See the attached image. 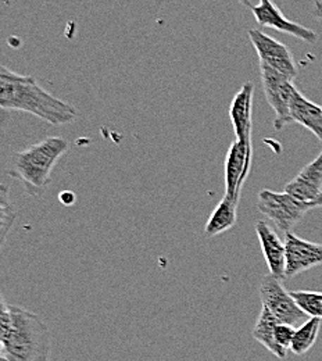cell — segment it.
<instances>
[{
    "label": "cell",
    "mask_w": 322,
    "mask_h": 361,
    "mask_svg": "<svg viewBox=\"0 0 322 361\" xmlns=\"http://www.w3.org/2000/svg\"><path fill=\"white\" fill-rule=\"evenodd\" d=\"M0 109L24 111L51 126L70 124L78 116L70 103L44 90L34 77L17 74L1 64Z\"/></svg>",
    "instance_id": "6da1fadb"
},
{
    "label": "cell",
    "mask_w": 322,
    "mask_h": 361,
    "mask_svg": "<svg viewBox=\"0 0 322 361\" xmlns=\"http://www.w3.org/2000/svg\"><path fill=\"white\" fill-rule=\"evenodd\" d=\"M67 139L49 136L25 150L14 153L7 174L20 180L31 196L45 192L50 183L51 171L68 150Z\"/></svg>",
    "instance_id": "7a4b0ae2"
},
{
    "label": "cell",
    "mask_w": 322,
    "mask_h": 361,
    "mask_svg": "<svg viewBox=\"0 0 322 361\" xmlns=\"http://www.w3.org/2000/svg\"><path fill=\"white\" fill-rule=\"evenodd\" d=\"M11 328L0 355L8 361H47L51 336L42 318L20 306H11Z\"/></svg>",
    "instance_id": "3957f363"
},
{
    "label": "cell",
    "mask_w": 322,
    "mask_h": 361,
    "mask_svg": "<svg viewBox=\"0 0 322 361\" xmlns=\"http://www.w3.org/2000/svg\"><path fill=\"white\" fill-rule=\"evenodd\" d=\"M257 209L261 214L271 220L278 229L287 233L293 226L302 221L311 206L296 199L287 192L263 189L257 197Z\"/></svg>",
    "instance_id": "277c9868"
},
{
    "label": "cell",
    "mask_w": 322,
    "mask_h": 361,
    "mask_svg": "<svg viewBox=\"0 0 322 361\" xmlns=\"http://www.w3.org/2000/svg\"><path fill=\"white\" fill-rule=\"evenodd\" d=\"M260 298L263 307L275 317L279 324L300 326L306 314L297 307L290 292L285 289L280 279L267 274L260 283Z\"/></svg>",
    "instance_id": "5b68a950"
},
{
    "label": "cell",
    "mask_w": 322,
    "mask_h": 361,
    "mask_svg": "<svg viewBox=\"0 0 322 361\" xmlns=\"http://www.w3.org/2000/svg\"><path fill=\"white\" fill-rule=\"evenodd\" d=\"M260 75L266 99L275 113L274 127L276 131H280L287 124H292L290 102L296 87L292 80L263 63H260Z\"/></svg>",
    "instance_id": "8992f818"
},
{
    "label": "cell",
    "mask_w": 322,
    "mask_h": 361,
    "mask_svg": "<svg viewBox=\"0 0 322 361\" xmlns=\"http://www.w3.org/2000/svg\"><path fill=\"white\" fill-rule=\"evenodd\" d=\"M247 34L252 45L259 54L260 63L274 68L292 81L297 77L299 68L287 46L260 30H249Z\"/></svg>",
    "instance_id": "52a82bcc"
},
{
    "label": "cell",
    "mask_w": 322,
    "mask_h": 361,
    "mask_svg": "<svg viewBox=\"0 0 322 361\" xmlns=\"http://www.w3.org/2000/svg\"><path fill=\"white\" fill-rule=\"evenodd\" d=\"M253 159L252 140H237L230 143L225 157V197L239 203L242 189L249 177Z\"/></svg>",
    "instance_id": "ba28073f"
},
{
    "label": "cell",
    "mask_w": 322,
    "mask_h": 361,
    "mask_svg": "<svg viewBox=\"0 0 322 361\" xmlns=\"http://www.w3.org/2000/svg\"><path fill=\"white\" fill-rule=\"evenodd\" d=\"M286 279L322 266V243L306 240L293 232L285 233Z\"/></svg>",
    "instance_id": "9c48e42d"
},
{
    "label": "cell",
    "mask_w": 322,
    "mask_h": 361,
    "mask_svg": "<svg viewBox=\"0 0 322 361\" xmlns=\"http://www.w3.org/2000/svg\"><path fill=\"white\" fill-rule=\"evenodd\" d=\"M252 13L260 27L273 28L307 44H314L317 41V34L314 31L287 20L273 0H259V3L252 7Z\"/></svg>",
    "instance_id": "30bf717a"
},
{
    "label": "cell",
    "mask_w": 322,
    "mask_h": 361,
    "mask_svg": "<svg viewBox=\"0 0 322 361\" xmlns=\"http://www.w3.org/2000/svg\"><path fill=\"white\" fill-rule=\"evenodd\" d=\"M256 232L270 274L280 281L286 279V247L274 228L266 221L256 223Z\"/></svg>",
    "instance_id": "8fae6325"
},
{
    "label": "cell",
    "mask_w": 322,
    "mask_h": 361,
    "mask_svg": "<svg viewBox=\"0 0 322 361\" xmlns=\"http://www.w3.org/2000/svg\"><path fill=\"white\" fill-rule=\"evenodd\" d=\"M285 192L310 206L313 204L322 193V152L293 180L286 183Z\"/></svg>",
    "instance_id": "7c38bea8"
},
{
    "label": "cell",
    "mask_w": 322,
    "mask_h": 361,
    "mask_svg": "<svg viewBox=\"0 0 322 361\" xmlns=\"http://www.w3.org/2000/svg\"><path fill=\"white\" fill-rule=\"evenodd\" d=\"M253 82H246L230 102V117L237 140H252L253 134Z\"/></svg>",
    "instance_id": "4fadbf2b"
},
{
    "label": "cell",
    "mask_w": 322,
    "mask_h": 361,
    "mask_svg": "<svg viewBox=\"0 0 322 361\" xmlns=\"http://www.w3.org/2000/svg\"><path fill=\"white\" fill-rule=\"evenodd\" d=\"M292 123H297L311 131L322 143V107L306 99L299 90H295L290 102Z\"/></svg>",
    "instance_id": "5bb4252c"
},
{
    "label": "cell",
    "mask_w": 322,
    "mask_h": 361,
    "mask_svg": "<svg viewBox=\"0 0 322 361\" xmlns=\"http://www.w3.org/2000/svg\"><path fill=\"white\" fill-rule=\"evenodd\" d=\"M237 206L239 203L224 197L211 213L204 226V235L207 238L218 236L232 229L237 223Z\"/></svg>",
    "instance_id": "9a60e30c"
},
{
    "label": "cell",
    "mask_w": 322,
    "mask_h": 361,
    "mask_svg": "<svg viewBox=\"0 0 322 361\" xmlns=\"http://www.w3.org/2000/svg\"><path fill=\"white\" fill-rule=\"evenodd\" d=\"M279 322L273 316L268 309L263 307L259 319L253 328V338L260 342L267 350H270L278 359H285L287 352L279 348L275 341V328Z\"/></svg>",
    "instance_id": "2e32d148"
},
{
    "label": "cell",
    "mask_w": 322,
    "mask_h": 361,
    "mask_svg": "<svg viewBox=\"0 0 322 361\" xmlns=\"http://www.w3.org/2000/svg\"><path fill=\"white\" fill-rule=\"evenodd\" d=\"M321 321L320 318H309L300 326L296 328L290 346V352L293 355L303 356L311 350V348L317 342L321 329Z\"/></svg>",
    "instance_id": "e0dca14e"
},
{
    "label": "cell",
    "mask_w": 322,
    "mask_h": 361,
    "mask_svg": "<svg viewBox=\"0 0 322 361\" xmlns=\"http://www.w3.org/2000/svg\"><path fill=\"white\" fill-rule=\"evenodd\" d=\"M16 221V209L10 200V189L0 183V249Z\"/></svg>",
    "instance_id": "ac0fdd59"
},
{
    "label": "cell",
    "mask_w": 322,
    "mask_h": 361,
    "mask_svg": "<svg viewBox=\"0 0 322 361\" xmlns=\"http://www.w3.org/2000/svg\"><path fill=\"white\" fill-rule=\"evenodd\" d=\"M290 295L306 316L322 319V292L292 290Z\"/></svg>",
    "instance_id": "d6986e66"
},
{
    "label": "cell",
    "mask_w": 322,
    "mask_h": 361,
    "mask_svg": "<svg viewBox=\"0 0 322 361\" xmlns=\"http://www.w3.org/2000/svg\"><path fill=\"white\" fill-rule=\"evenodd\" d=\"M295 331L296 328L287 324H278L275 328V341L279 345V348H282L283 350H290L292 346V341L295 336Z\"/></svg>",
    "instance_id": "ffe728a7"
},
{
    "label": "cell",
    "mask_w": 322,
    "mask_h": 361,
    "mask_svg": "<svg viewBox=\"0 0 322 361\" xmlns=\"http://www.w3.org/2000/svg\"><path fill=\"white\" fill-rule=\"evenodd\" d=\"M11 306H8L0 293V352H1V343L4 338L7 336L10 328H11Z\"/></svg>",
    "instance_id": "44dd1931"
},
{
    "label": "cell",
    "mask_w": 322,
    "mask_h": 361,
    "mask_svg": "<svg viewBox=\"0 0 322 361\" xmlns=\"http://www.w3.org/2000/svg\"><path fill=\"white\" fill-rule=\"evenodd\" d=\"M60 200H61L64 204L70 206V204H73V203L75 202V196H74L73 192H61Z\"/></svg>",
    "instance_id": "7402d4cb"
},
{
    "label": "cell",
    "mask_w": 322,
    "mask_h": 361,
    "mask_svg": "<svg viewBox=\"0 0 322 361\" xmlns=\"http://www.w3.org/2000/svg\"><path fill=\"white\" fill-rule=\"evenodd\" d=\"M316 14L317 17H320L322 20V1L321 0H317L316 1Z\"/></svg>",
    "instance_id": "603a6c76"
},
{
    "label": "cell",
    "mask_w": 322,
    "mask_h": 361,
    "mask_svg": "<svg viewBox=\"0 0 322 361\" xmlns=\"http://www.w3.org/2000/svg\"><path fill=\"white\" fill-rule=\"evenodd\" d=\"M314 207H322V193L313 202V204H311V209H314Z\"/></svg>",
    "instance_id": "cb8c5ba5"
},
{
    "label": "cell",
    "mask_w": 322,
    "mask_h": 361,
    "mask_svg": "<svg viewBox=\"0 0 322 361\" xmlns=\"http://www.w3.org/2000/svg\"><path fill=\"white\" fill-rule=\"evenodd\" d=\"M237 1H239V3H242L243 6H247V7H250V8L253 7V4H252V0H237Z\"/></svg>",
    "instance_id": "d4e9b609"
},
{
    "label": "cell",
    "mask_w": 322,
    "mask_h": 361,
    "mask_svg": "<svg viewBox=\"0 0 322 361\" xmlns=\"http://www.w3.org/2000/svg\"><path fill=\"white\" fill-rule=\"evenodd\" d=\"M0 361H8V360H7V359H6V357H4V356H1V355H0Z\"/></svg>",
    "instance_id": "484cf974"
},
{
    "label": "cell",
    "mask_w": 322,
    "mask_h": 361,
    "mask_svg": "<svg viewBox=\"0 0 322 361\" xmlns=\"http://www.w3.org/2000/svg\"><path fill=\"white\" fill-rule=\"evenodd\" d=\"M47 361H51V360H50V359H49V360H47Z\"/></svg>",
    "instance_id": "4316f807"
}]
</instances>
